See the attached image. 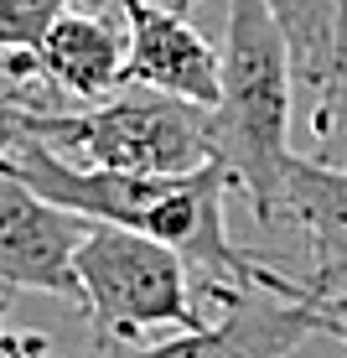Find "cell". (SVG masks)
Listing matches in <instances>:
<instances>
[{
    "label": "cell",
    "instance_id": "ac0fdd59",
    "mask_svg": "<svg viewBox=\"0 0 347 358\" xmlns=\"http://www.w3.org/2000/svg\"><path fill=\"white\" fill-rule=\"evenodd\" d=\"M6 296H10V291H0V306H6Z\"/></svg>",
    "mask_w": 347,
    "mask_h": 358
},
{
    "label": "cell",
    "instance_id": "7a4b0ae2",
    "mask_svg": "<svg viewBox=\"0 0 347 358\" xmlns=\"http://www.w3.org/2000/svg\"><path fill=\"white\" fill-rule=\"evenodd\" d=\"M223 99L213 109L218 162L228 166L233 192L254 208L259 229H280L285 182L301 151L295 130V57L275 10L265 0H223Z\"/></svg>",
    "mask_w": 347,
    "mask_h": 358
},
{
    "label": "cell",
    "instance_id": "2e32d148",
    "mask_svg": "<svg viewBox=\"0 0 347 358\" xmlns=\"http://www.w3.org/2000/svg\"><path fill=\"white\" fill-rule=\"evenodd\" d=\"M140 6H161V10H187L192 0H140Z\"/></svg>",
    "mask_w": 347,
    "mask_h": 358
},
{
    "label": "cell",
    "instance_id": "52a82bcc",
    "mask_svg": "<svg viewBox=\"0 0 347 358\" xmlns=\"http://www.w3.org/2000/svg\"><path fill=\"white\" fill-rule=\"evenodd\" d=\"M125 52H130L125 21H109L104 10L73 6L68 16H57L47 27L36 52L0 57V78L31 83V89H47V94H68L89 109L125 89Z\"/></svg>",
    "mask_w": 347,
    "mask_h": 358
},
{
    "label": "cell",
    "instance_id": "5b68a950",
    "mask_svg": "<svg viewBox=\"0 0 347 358\" xmlns=\"http://www.w3.org/2000/svg\"><path fill=\"white\" fill-rule=\"evenodd\" d=\"M218 322L202 332H171L161 343H94L89 358H290L316 338L311 286L265 265L259 286H207Z\"/></svg>",
    "mask_w": 347,
    "mask_h": 358
},
{
    "label": "cell",
    "instance_id": "6da1fadb",
    "mask_svg": "<svg viewBox=\"0 0 347 358\" xmlns=\"http://www.w3.org/2000/svg\"><path fill=\"white\" fill-rule=\"evenodd\" d=\"M0 166L10 177H21L31 192H42L47 203L83 213L89 224H115V229H130V234H145V239L182 250L192 260V270H202L207 286H218V280L259 286V275H265V260L244 255L228 239L233 177L223 162L182 171V177H135V171L78 166L16 130Z\"/></svg>",
    "mask_w": 347,
    "mask_h": 358
},
{
    "label": "cell",
    "instance_id": "e0dca14e",
    "mask_svg": "<svg viewBox=\"0 0 347 358\" xmlns=\"http://www.w3.org/2000/svg\"><path fill=\"white\" fill-rule=\"evenodd\" d=\"M342 36H347V0H342Z\"/></svg>",
    "mask_w": 347,
    "mask_h": 358
},
{
    "label": "cell",
    "instance_id": "277c9868",
    "mask_svg": "<svg viewBox=\"0 0 347 358\" xmlns=\"http://www.w3.org/2000/svg\"><path fill=\"white\" fill-rule=\"evenodd\" d=\"M78 312L94 343H135L145 332H202L192 306V260L145 234L94 224L78 244Z\"/></svg>",
    "mask_w": 347,
    "mask_h": 358
},
{
    "label": "cell",
    "instance_id": "5bb4252c",
    "mask_svg": "<svg viewBox=\"0 0 347 358\" xmlns=\"http://www.w3.org/2000/svg\"><path fill=\"white\" fill-rule=\"evenodd\" d=\"M311 306H316V332H327V338H337L347 348V296H321L311 291Z\"/></svg>",
    "mask_w": 347,
    "mask_h": 358
},
{
    "label": "cell",
    "instance_id": "8992f818",
    "mask_svg": "<svg viewBox=\"0 0 347 358\" xmlns=\"http://www.w3.org/2000/svg\"><path fill=\"white\" fill-rule=\"evenodd\" d=\"M89 229L94 224L83 213L47 203L0 166V291H36L78 306V244Z\"/></svg>",
    "mask_w": 347,
    "mask_h": 358
},
{
    "label": "cell",
    "instance_id": "7c38bea8",
    "mask_svg": "<svg viewBox=\"0 0 347 358\" xmlns=\"http://www.w3.org/2000/svg\"><path fill=\"white\" fill-rule=\"evenodd\" d=\"M83 0H0V57H27L47 36L57 16H68Z\"/></svg>",
    "mask_w": 347,
    "mask_h": 358
},
{
    "label": "cell",
    "instance_id": "4fadbf2b",
    "mask_svg": "<svg viewBox=\"0 0 347 358\" xmlns=\"http://www.w3.org/2000/svg\"><path fill=\"white\" fill-rule=\"evenodd\" d=\"M0 358H57L52 338L36 327H0Z\"/></svg>",
    "mask_w": 347,
    "mask_h": 358
},
{
    "label": "cell",
    "instance_id": "30bf717a",
    "mask_svg": "<svg viewBox=\"0 0 347 358\" xmlns=\"http://www.w3.org/2000/svg\"><path fill=\"white\" fill-rule=\"evenodd\" d=\"M275 10L285 42L295 57V83L306 99H316L347 68V36H342V0H265Z\"/></svg>",
    "mask_w": 347,
    "mask_h": 358
},
{
    "label": "cell",
    "instance_id": "3957f363",
    "mask_svg": "<svg viewBox=\"0 0 347 358\" xmlns=\"http://www.w3.org/2000/svg\"><path fill=\"white\" fill-rule=\"evenodd\" d=\"M10 125L47 151L98 171H135V177H182V171L218 162L213 109L187 99L119 89L89 109H21L10 104Z\"/></svg>",
    "mask_w": 347,
    "mask_h": 358
},
{
    "label": "cell",
    "instance_id": "ba28073f",
    "mask_svg": "<svg viewBox=\"0 0 347 358\" xmlns=\"http://www.w3.org/2000/svg\"><path fill=\"white\" fill-rule=\"evenodd\" d=\"M130 52H125V89H151L187 99L197 109H218L223 99V52H213L202 31L182 10L119 0Z\"/></svg>",
    "mask_w": 347,
    "mask_h": 358
},
{
    "label": "cell",
    "instance_id": "9c48e42d",
    "mask_svg": "<svg viewBox=\"0 0 347 358\" xmlns=\"http://www.w3.org/2000/svg\"><path fill=\"white\" fill-rule=\"evenodd\" d=\"M280 224H290L306 239V255H311L306 286L321 296H342L337 286L347 280V171L316 166L301 156L290 166V182H285Z\"/></svg>",
    "mask_w": 347,
    "mask_h": 358
},
{
    "label": "cell",
    "instance_id": "9a60e30c",
    "mask_svg": "<svg viewBox=\"0 0 347 358\" xmlns=\"http://www.w3.org/2000/svg\"><path fill=\"white\" fill-rule=\"evenodd\" d=\"M10 104H16V94L0 83V156H6V145H10V135H16V125H10Z\"/></svg>",
    "mask_w": 347,
    "mask_h": 358
},
{
    "label": "cell",
    "instance_id": "8fae6325",
    "mask_svg": "<svg viewBox=\"0 0 347 358\" xmlns=\"http://www.w3.org/2000/svg\"><path fill=\"white\" fill-rule=\"evenodd\" d=\"M306 141H311L301 151L306 162L347 171V68L311 99V109H306Z\"/></svg>",
    "mask_w": 347,
    "mask_h": 358
}]
</instances>
